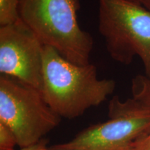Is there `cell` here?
Masks as SVG:
<instances>
[{"instance_id":"1","label":"cell","mask_w":150,"mask_h":150,"mask_svg":"<svg viewBox=\"0 0 150 150\" xmlns=\"http://www.w3.org/2000/svg\"><path fill=\"white\" fill-rule=\"evenodd\" d=\"M113 79H99L93 64L79 65L45 45L42 93L49 106L61 118L80 117L98 106L115 91Z\"/></svg>"},{"instance_id":"2","label":"cell","mask_w":150,"mask_h":150,"mask_svg":"<svg viewBox=\"0 0 150 150\" xmlns=\"http://www.w3.org/2000/svg\"><path fill=\"white\" fill-rule=\"evenodd\" d=\"M79 0H22L20 16L45 45L74 64H89L93 38L78 23Z\"/></svg>"},{"instance_id":"3","label":"cell","mask_w":150,"mask_h":150,"mask_svg":"<svg viewBox=\"0 0 150 150\" xmlns=\"http://www.w3.org/2000/svg\"><path fill=\"white\" fill-rule=\"evenodd\" d=\"M98 20L112 60L127 65L138 56L150 76V11L127 0H99Z\"/></svg>"},{"instance_id":"4","label":"cell","mask_w":150,"mask_h":150,"mask_svg":"<svg viewBox=\"0 0 150 150\" xmlns=\"http://www.w3.org/2000/svg\"><path fill=\"white\" fill-rule=\"evenodd\" d=\"M61 121L40 90L1 74L0 122L13 131L20 148L38 142Z\"/></svg>"},{"instance_id":"5","label":"cell","mask_w":150,"mask_h":150,"mask_svg":"<svg viewBox=\"0 0 150 150\" xmlns=\"http://www.w3.org/2000/svg\"><path fill=\"white\" fill-rule=\"evenodd\" d=\"M45 45L22 19L0 27V73L42 91Z\"/></svg>"},{"instance_id":"6","label":"cell","mask_w":150,"mask_h":150,"mask_svg":"<svg viewBox=\"0 0 150 150\" xmlns=\"http://www.w3.org/2000/svg\"><path fill=\"white\" fill-rule=\"evenodd\" d=\"M109 120L92 125L65 143L52 147L76 150H132L150 131V113L108 110Z\"/></svg>"},{"instance_id":"7","label":"cell","mask_w":150,"mask_h":150,"mask_svg":"<svg viewBox=\"0 0 150 150\" xmlns=\"http://www.w3.org/2000/svg\"><path fill=\"white\" fill-rule=\"evenodd\" d=\"M132 97L120 102L121 107L129 111L150 113V76L136 75L131 80Z\"/></svg>"},{"instance_id":"8","label":"cell","mask_w":150,"mask_h":150,"mask_svg":"<svg viewBox=\"0 0 150 150\" xmlns=\"http://www.w3.org/2000/svg\"><path fill=\"white\" fill-rule=\"evenodd\" d=\"M20 0H0V27L10 25L20 20Z\"/></svg>"},{"instance_id":"9","label":"cell","mask_w":150,"mask_h":150,"mask_svg":"<svg viewBox=\"0 0 150 150\" xmlns=\"http://www.w3.org/2000/svg\"><path fill=\"white\" fill-rule=\"evenodd\" d=\"M16 145L18 140L13 131L0 122V150H15Z\"/></svg>"},{"instance_id":"10","label":"cell","mask_w":150,"mask_h":150,"mask_svg":"<svg viewBox=\"0 0 150 150\" xmlns=\"http://www.w3.org/2000/svg\"><path fill=\"white\" fill-rule=\"evenodd\" d=\"M132 150H150V131L135 142Z\"/></svg>"},{"instance_id":"11","label":"cell","mask_w":150,"mask_h":150,"mask_svg":"<svg viewBox=\"0 0 150 150\" xmlns=\"http://www.w3.org/2000/svg\"><path fill=\"white\" fill-rule=\"evenodd\" d=\"M47 143L48 140L44 138L34 145L28 146V147L24 148H20V150H43L45 148L47 147Z\"/></svg>"},{"instance_id":"12","label":"cell","mask_w":150,"mask_h":150,"mask_svg":"<svg viewBox=\"0 0 150 150\" xmlns=\"http://www.w3.org/2000/svg\"><path fill=\"white\" fill-rule=\"evenodd\" d=\"M127 1L141 6L144 8H147V10L150 11V0H127Z\"/></svg>"},{"instance_id":"13","label":"cell","mask_w":150,"mask_h":150,"mask_svg":"<svg viewBox=\"0 0 150 150\" xmlns=\"http://www.w3.org/2000/svg\"><path fill=\"white\" fill-rule=\"evenodd\" d=\"M43 150H76V149H55L53 147H45Z\"/></svg>"},{"instance_id":"14","label":"cell","mask_w":150,"mask_h":150,"mask_svg":"<svg viewBox=\"0 0 150 150\" xmlns=\"http://www.w3.org/2000/svg\"><path fill=\"white\" fill-rule=\"evenodd\" d=\"M20 1H22V0H20Z\"/></svg>"}]
</instances>
